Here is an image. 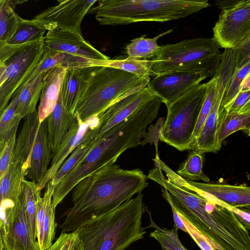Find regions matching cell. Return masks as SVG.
<instances>
[{
    "label": "cell",
    "instance_id": "cell-1",
    "mask_svg": "<svg viewBox=\"0 0 250 250\" xmlns=\"http://www.w3.org/2000/svg\"><path fill=\"white\" fill-rule=\"evenodd\" d=\"M138 168L126 170L115 164L82 179L72 192V206L64 214L62 231L71 232L83 223L108 213L141 193L148 184Z\"/></svg>",
    "mask_w": 250,
    "mask_h": 250
},
{
    "label": "cell",
    "instance_id": "cell-2",
    "mask_svg": "<svg viewBox=\"0 0 250 250\" xmlns=\"http://www.w3.org/2000/svg\"><path fill=\"white\" fill-rule=\"evenodd\" d=\"M141 193L108 213L90 220L72 232L78 235L84 250H125L142 239L141 227L146 210Z\"/></svg>",
    "mask_w": 250,
    "mask_h": 250
},
{
    "label": "cell",
    "instance_id": "cell-3",
    "mask_svg": "<svg viewBox=\"0 0 250 250\" xmlns=\"http://www.w3.org/2000/svg\"><path fill=\"white\" fill-rule=\"evenodd\" d=\"M90 9L103 25L166 22L185 18L210 6L207 0H102Z\"/></svg>",
    "mask_w": 250,
    "mask_h": 250
},
{
    "label": "cell",
    "instance_id": "cell-4",
    "mask_svg": "<svg viewBox=\"0 0 250 250\" xmlns=\"http://www.w3.org/2000/svg\"><path fill=\"white\" fill-rule=\"evenodd\" d=\"M141 132L137 125L125 119L95 140L93 147L56 186L52 199L56 209L82 179L107 166L114 164L128 148L140 145Z\"/></svg>",
    "mask_w": 250,
    "mask_h": 250
},
{
    "label": "cell",
    "instance_id": "cell-5",
    "mask_svg": "<svg viewBox=\"0 0 250 250\" xmlns=\"http://www.w3.org/2000/svg\"><path fill=\"white\" fill-rule=\"evenodd\" d=\"M150 80V77L140 78L117 68L100 66L92 72L74 113L82 122H86L125 94L146 87Z\"/></svg>",
    "mask_w": 250,
    "mask_h": 250
},
{
    "label": "cell",
    "instance_id": "cell-6",
    "mask_svg": "<svg viewBox=\"0 0 250 250\" xmlns=\"http://www.w3.org/2000/svg\"><path fill=\"white\" fill-rule=\"evenodd\" d=\"M212 38L186 39L160 46L157 55L151 60L153 76L174 72L201 73L213 77L221 53Z\"/></svg>",
    "mask_w": 250,
    "mask_h": 250
},
{
    "label": "cell",
    "instance_id": "cell-7",
    "mask_svg": "<svg viewBox=\"0 0 250 250\" xmlns=\"http://www.w3.org/2000/svg\"><path fill=\"white\" fill-rule=\"evenodd\" d=\"M207 92L200 83L167 105V112L160 140L179 151L192 149V139Z\"/></svg>",
    "mask_w": 250,
    "mask_h": 250
},
{
    "label": "cell",
    "instance_id": "cell-8",
    "mask_svg": "<svg viewBox=\"0 0 250 250\" xmlns=\"http://www.w3.org/2000/svg\"><path fill=\"white\" fill-rule=\"evenodd\" d=\"M43 39L21 45L0 42V63L6 66L3 82L0 84V115L19 87L42 60Z\"/></svg>",
    "mask_w": 250,
    "mask_h": 250
},
{
    "label": "cell",
    "instance_id": "cell-9",
    "mask_svg": "<svg viewBox=\"0 0 250 250\" xmlns=\"http://www.w3.org/2000/svg\"><path fill=\"white\" fill-rule=\"evenodd\" d=\"M0 248L8 250H40L34 240L25 207L24 187L14 202H0Z\"/></svg>",
    "mask_w": 250,
    "mask_h": 250
},
{
    "label": "cell",
    "instance_id": "cell-10",
    "mask_svg": "<svg viewBox=\"0 0 250 250\" xmlns=\"http://www.w3.org/2000/svg\"><path fill=\"white\" fill-rule=\"evenodd\" d=\"M156 166L172 183L195 192L207 200L236 208L250 206V186L211 184L187 181L174 172L160 159Z\"/></svg>",
    "mask_w": 250,
    "mask_h": 250
},
{
    "label": "cell",
    "instance_id": "cell-11",
    "mask_svg": "<svg viewBox=\"0 0 250 250\" xmlns=\"http://www.w3.org/2000/svg\"><path fill=\"white\" fill-rule=\"evenodd\" d=\"M236 69L235 62L232 58L225 56L220 59L215 74L217 83L212 106L192 149L202 153L216 152L220 149L221 145L218 139L219 108Z\"/></svg>",
    "mask_w": 250,
    "mask_h": 250
},
{
    "label": "cell",
    "instance_id": "cell-12",
    "mask_svg": "<svg viewBox=\"0 0 250 250\" xmlns=\"http://www.w3.org/2000/svg\"><path fill=\"white\" fill-rule=\"evenodd\" d=\"M213 38L220 48L235 49L250 35V0H241L222 10L212 28Z\"/></svg>",
    "mask_w": 250,
    "mask_h": 250
},
{
    "label": "cell",
    "instance_id": "cell-13",
    "mask_svg": "<svg viewBox=\"0 0 250 250\" xmlns=\"http://www.w3.org/2000/svg\"><path fill=\"white\" fill-rule=\"evenodd\" d=\"M44 52H59L73 56L90 66H104L109 58L84 39L82 34L56 29L43 38Z\"/></svg>",
    "mask_w": 250,
    "mask_h": 250
},
{
    "label": "cell",
    "instance_id": "cell-14",
    "mask_svg": "<svg viewBox=\"0 0 250 250\" xmlns=\"http://www.w3.org/2000/svg\"><path fill=\"white\" fill-rule=\"evenodd\" d=\"M97 0H58L57 5L49 7L33 19L47 31L58 29L82 34L81 25L86 14Z\"/></svg>",
    "mask_w": 250,
    "mask_h": 250
},
{
    "label": "cell",
    "instance_id": "cell-15",
    "mask_svg": "<svg viewBox=\"0 0 250 250\" xmlns=\"http://www.w3.org/2000/svg\"><path fill=\"white\" fill-rule=\"evenodd\" d=\"M156 96L146 86L131 91L112 104L99 115L95 140L101 138L114 126L127 118L139 107Z\"/></svg>",
    "mask_w": 250,
    "mask_h": 250
},
{
    "label": "cell",
    "instance_id": "cell-16",
    "mask_svg": "<svg viewBox=\"0 0 250 250\" xmlns=\"http://www.w3.org/2000/svg\"><path fill=\"white\" fill-rule=\"evenodd\" d=\"M207 78L205 74L199 72L167 73L154 76L150 80L147 87L167 105Z\"/></svg>",
    "mask_w": 250,
    "mask_h": 250
},
{
    "label": "cell",
    "instance_id": "cell-17",
    "mask_svg": "<svg viewBox=\"0 0 250 250\" xmlns=\"http://www.w3.org/2000/svg\"><path fill=\"white\" fill-rule=\"evenodd\" d=\"M77 116V115H76ZM77 121L63 138L58 149L52 156L51 163L45 175L38 184L41 190L46 187L60 167L76 147L82 142L88 130L99 124L98 116H94L86 122H83L77 116Z\"/></svg>",
    "mask_w": 250,
    "mask_h": 250
},
{
    "label": "cell",
    "instance_id": "cell-18",
    "mask_svg": "<svg viewBox=\"0 0 250 250\" xmlns=\"http://www.w3.org/2000/svg\"><path fill=\"white\" fill-rule=\"evenodd\" d=\"M99 67L66 69L60 93L63 106L68 112L74 114L76 106L85 91L92 72Z\"/></svg>",
    "mask_w": 250,
    "mask_h": 250
},
{
    "label": "cell",
    "instance_id": "cell-19",
    "mask_svg": "<svg viewBox=\"0 0 250 250\" xmlns=\"http://www.w3.org/2000/svg\"><path fill=\"white\" fill-rule=\"evenodd\" d=\"M51 158L52 152L48 142L45 119L39 126L26 177L37 184H39L49 168Z\"/></svg>",
    "mask_w": 250,
    "mask_h": 250
},
{
    "label": "cell",
    "instance_id": "cell-20",
    "mask_svg": "<svg viewBox=\"0 0 250 250\" xmlns=\"http://www.w3.org/2000/svg\"><path fill=\"white\" fill-rule=\"evenodd\" d=\"M74 113L68 112L63 106L61 93L52 112L46 118L48 140L52 156L58 149L64 137L77 121Z\"/></svg>",
    "mask_w": 250,
    "mask_h": 250
},
{
    "label": "cell",
    "instance_id": "cell-21",
    "mask_svg": "<svg viewBox=\"0 0 250 250\" xmlns=\"http://www.w3.org/2000/svg\"><path fill=\"white\" fill-rule=\"evenodd\" d=\"M66 68L59 65L43 74L42 87L38 113L41 124L52 112L57 102Z\"/></svg>",
    "mask_w": 250,
    "mask_h": 250
},
{
    "label": "cell",
    "instance_id": "cell-22",
    "mask_svg": "<svg viewBox=\"0 0 250 250\" xmlns=\"http://www.w3.org/2000/svg\"><path fill=\"white\" fill-rule=\"evenodd\" d=\"M24 119L21 130L16 139L11 160L24 162L28 168L34 142L40 124L38 110L29 114Z\"/></svg>",
    "mask_w": 250,
    "mask_h": 250
},
{
    "label": "cell",
    "instance_id": "cell-23",
    "mask_svg": "<svg viewBox=\"0 0 250 250\" xmlns=\"http://www.w3.org/2000/svg\"><path fill=\"white\" fill-rule=\"evenodd\" d=\"M28 167L19 160H10L9 166L0 179V202H15L19 197Z\"/></svg>",
    "mask_w": 250,
    "mask_h": 250
},
{
    "label": "cell",
    "instance_id": "cell-24",
    "mask_svg": "<svg viewBox=\"0 0 250 250\" xmlns=\"http://www.w3.org/2000/svg\"><path fill=\"white\" fill-rule=\"evenodd\" d=\"M97 126L92 127L88 130L82 142L64 161L50 181L52 185L57 186L62 179L79 163L93 147L95 142Z\"/></svg>",
    "mask_w": 250,
    "mask_h": 250
},
{
    "label": "cell",
    "instance_id": "cell-25",
    "mask_svg": "<svg viewBox=\"0 0 250 250\" xmlns=\"http://www.w3.org/2000/svg\"><path fill=\"white\" fill-rule=\"evenodd\" d=\"M43 74H39L21 90L15 114L21 119L36 110V105L41 96Z\"/></svg>",
    "mask_w": 250,
    "mask_h": 250
},
{
    "label": "cell",
    "instance_id": "cell-26",
    "mask_svg": "<svg viewBox=\"0 0 250 250\" xmlns=\"http://www.w3.org/2000/svg\"><path fill=\"white\" fill-rule=\"evenodd\" d=\"M56 186L50 181L47 184L44 194L46 197L45 213L42 226V236L38 243L40 250H46L53 243L55 236V209L52 205L53 195Z\"/></svg>",
    "mask_w": 250,
    "mask_h": 250
},
{
    "label": "cell",
    "instance_id": "cell-27",
    "mask_svg": "<svg viewBox=\"0 0 250 250\" xmlns=\"http://www.w3.org/2000/svg\"><path fill=\"white\" fill-rule=\"evenodd\" d=\"M47 30L38 21L25 20L20 17L17 29L6 42L11 45H21L42 40Z\"/></svg>",
    "mask_w": 250,
    "mask_h": 250
},
{
    "label": "cell",
    "instance_id": "cell-28",
    "mask_svg": "<svg viewBox=\"0 0 250 250\" xmlns=\"http://www.w3.org/2000/svg\"><path fill=\"white\" fill-rule=\"evenodd\" d=\"M173 29L162 33L152 38L141 36L132 40L126 46L128 57L146 59L156 57L160 50L157 40L162 36L171 33Z\"/></svg>",
    "mask_w": 250,
    "mask_h": 250
},
{
    "label": "cell",
    "instance_id": "cell-29",
    "mask_svg": "<svg viewBox=\"0 0 250 250\" xmlns=\"http://www.w3.org/2000/svg\"><path fill=\"white\" fill-rule=\"evenodd\" d=\"M19 94L12 98V101L0 115V149L2 148L11 137L17 132L21 119L15 114L19 102Z\"/></svg>",
    "mask_w": 250,
    "mask_h": 250
},
{
    "label": "cell",
    "instance_id": "cell-30",
    "mask_svg": "<svg viewBox=\"0 0 250 250\" xmlns=\"http://www.w3.org/2000/svg\"><path fill=\"white\" fill-rule=\"evenodd\" d=\"M17 1L0 0V42H7L14 34L20 16L15 12Z\"/></svg>",
    "mask_w": 250,
    "mask_h": 250
},
{
    "label": "cell",
    "instance_id": "cell-31",
    "mask_svg": "<svg viewBox=\"0 0 250 250\" xmlns=\"http://www.w3.org/2000/svg\"><path fill=\"white\" fill-rule=\"evenodd\" d=\"M219 123L218 132L219 143L232 133L243 130L248 131L250 128V114H229L223 112L219 115Z\"/></svg>",
    "mask_w": 250,
    "mask_h": 250
},
{
    "label": "cell",
    "instance_id": "cell-32",
    "mask_svg": "<svg viewBox=\"0 0 250 250\" xmlns=\"http://www.w3.org/2000/svg\"><path fill=\"white\" fill-rule=\"evenodd\" d=\"M203 154L204 153L192 149L186 160L180 165L176 173L187 181L209 182V178L204 174L202 169Z\"/></svg>",
    "mask_w": 250,
    "mask_h": 250
},
{
    "label": "cell",
    "instance_id": "cell-33",
    "mask_svg": "<svg viewBox=\"0 0 250 250\" xmlns=\"http://www.w3.org/2000/svg\"><path fill=\"white\" fill-rule=\"evenodd\" d=\"M151 65V60L127 57L122 59H109L105 66L120 69L140 78H147L153 76Z\"/></svg>",
    "mask_w": 250,
    "mask_h": 250
},
{
    "label": "cell",
    "instance_id": "cell-34",
    "mask_svg": "<svg viewBox=\"0 0 250 250\" xmlns=\"http://www.w3.org/2000/svg\"><path fill=\"white\" fill-rule=\"evenodd\" d=\"M149 212L150 225L156 230L150 234V236L155 238L161 245L162 250H188L182 244L178 236V229L174 226L171 229L161 228L153 221Z\"/></svg>",
    "mask_w": 250,
    "mask_h": 250
},
{
    "label": "cell",
    "instance_id": "cell-35",
    "mask_svg": "<svg viewBox=\"0 0 250 250\" xmlns=\"http://www.w3.org/2000/svg\"><path fill=\"white\" fill-rule=\"evenodd\" d=\"M25 198V207L31 231L35 241H37V195L39 190L37 183L24 179L23 181Z\"/></svg>",
    "mask_w": 250,
    "mask_h": 250
},
{
    "label": "cell",
    "instance_id": "cell-36",
    "mask_svg": "<svg viewBox=\"0 0 250 250\" xmlns=\"http://www.w3.org/2000/svg\"><path fill=\"white\" fill-rule=\"evenodd\" d=\"M216 83L217 77L215 75L210 81L207 83V92L205 98L193 135L192 149L211 110L213 102Z\"/></svg>",
    "mask_w": 250,
    "mask_h": 250
},
{
    "label": "cell",
    "instance_id": "cell-37",
    "mask_svg": "<svg viewBox=\"0 0 250 250\" xmlns=\"http://www.w3.org/2000/svg\"><path fill=\"white\" fill-rule=\"evenodd\" d=\"M250 71V61L236 69L226 89L219 108V114L231 102L240 91L241 84Z\"/></svg>",
    "mask_w": 250,
    "mask_h": 250
},
{
    "label": "cell",
    "instance_id": "cell-38",
    "mask_svg": "<svg viewBox=\"0 0 250 250\" xmlns=\"http://www.w3.org/2000/svg\"><path fill=\"white\" fill-rule=\"evenodd\" d=\"M46 250H84V249L77 233L62 231L55 242Z\"/></svg>",
    "mask_w": 250,
    "mask_h": 250
},
{
    "label": "cell",
    "instance_id": "cell-39",
    "mask_svg": "<svg viewBox=\"0 0 250 250\" xmlns=\"http://www.w3.org/2000/svg\"><path fill=\"white\" fill-rule=\"evenodd\" d=\"M223 112L229 114H250V90L239 92L231 102L219 114Z\"/></svg>",
    "mask_w": 250,
    "mask_h": 250
},
{
    "label": "cell",
    "instance_id": "cell-40",
    "mask_svg": "<svg viewBox=\"0 0 250 250\" xmlns=\"http://www.w3.org/2000/svg\"><path fill=\"white\" fill-rule=\"evenodd\" d=\"M164 124V118H160L155 125H150L148 128V131H146L143 135L142 138H144V140L141 141L140 144L142 146L148 143L151 145L154 144L156 149L155 157H159L158 150V140H160Z\"/></svg>",
    "mask_w": 250,
    "mask_h": 250
},
{
    "label": "cell",
    "instance_id": "cell-41",
    "mask_svg": "<svg viewBox=\"0 0 250 250\" xmlns=\"http://www.w3.org/2000/svg\"><path fill=\"white\" fill-rule=\"evenodd\" d=\"M17 132L11 137L5 146L0 149V179L5 174L11 159L16 142Z\"/></svg>",
    "mask_w": 250,
    "mask_h": 250
},
{
    "label": "cell",
    "instance_id": "cell-42",
    "mask_svg": "<svg viewBox=\"0 0 250 250\" xmlns=\"http://www.w3.org/2000/svg\"><path fill=\"white\" fill-rule=\"evenodd\" d=\"M237 69L250 61V35L236 48L233 49Z\"/></svg>",
    "mask_w": 250,
    "mask_h": 250
},
{
    "label": "cell",
    "instance_id": "cell-43",
    "mask_svg": "<svg viewBox=\"0 0 250 250\" xmlns=\"http://www.w3.org/2000/svg\"><path fill=\"white\" fill-rule=\"evenodd\" d=\"M188 233L202 250H215L205 236L191 225L184 222Z\"/></svg>",
    "mask_w": 250,
    "mask_h": 250
},
{
    "label": "cell",
    "instance_id": "cell-44",
    "mask_svg": "<svg viewBox=\"0 0 250 250\" xmlns=\"http://www.w3.org/2000/svg\"><path fill=\"white\" fill-rule=\"evenodd\" d=\"M232 210L242 221L248 230H250V206L236 208L222 205Z\"/></svg>",
    "mask_w": 250,
    "mask_h": 250
},
{
    "label": "cell",
    "instance_id": "cell-45",
    "mask_svg": "<svg viewBox=\"0 0 250 250\" xmlns=\"http://www.w3.org/2000/svg\"><path fill=\"white\" fill-rule=\"evenodd\" d=\"M240 0H217L215 5L223 10L231 8L236 5Z\"/></svg>",
    "mask_w": 250,
    "mask_h": 250
},
{
    "label": "cell",
    "instance_id": "cell-46",
    "mask_svg": "<svg viewBox=\"0 0 250 250\" xmlns=\"http://www.w3.org/2000/svg\"><path fill=\"white\" fill-rule=\"evenodd\" d=\"M173 213V217L174 222V226L178 229H180L184 232H187V229L183 221L176 212V210L172 207H171Z\"/></svg>",
    "mask_w": 250,
    "mask_h": 250
},
{
    "label": "cell",
    "instance_id": "cell-47",
    "mask_svg": "<svg viewBox=\"0 0 250 250\" xmlns=\"http://www.w3.org/2000/svg\"><path fill=\"white\" fill-rule=\"evenodd\" d=\"M250 90V71L248 73L243 81L242 82L240 91H246Z\"/></svg>",
    "mask_w": 250,
    "mask_h": 250
},
{
    "label": "cell",
    "instance_id": "cell-48",
    "mask_svg": "<svg viewBox=\"0 0 250 250\" xmlns=\"http://www.w3.org/2000/svg\"><path fill=\"white\" fill-rule=\"evenodd\" d=\"M246 132L248 133V136L250 137V128L248 131H246Z\"/></svg>",
    "mask_w": 250,
    "mask_h": 250
},
{
    "label": "cell",
    "instance_id": "cell-49",
    "mask_svg": "<svg viewBox=\"0 0 250 250\" xmlns=\"http://www.w3.org/2000/svg\"><path fill=\"white\" fill-rule=\"evenodd\" d=\"M0 250H5V249H4L3 248H0Z\"/></svg>",
    "mask_w": 250,
    "mask_h": 250
}]
</instances>
